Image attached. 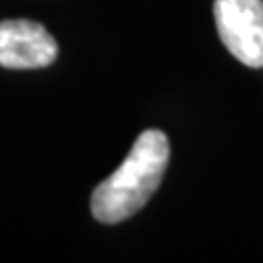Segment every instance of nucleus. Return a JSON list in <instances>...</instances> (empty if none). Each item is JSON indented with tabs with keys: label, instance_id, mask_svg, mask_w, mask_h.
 I'll return each instance as SVG.
<instances>
[{
	"label": "nucleus",
	"instance_id": "3",
	"mask_svg": "<svg viewBox=\"0 0 263 263\" xmlns=\"http://www.w3.org/2000/svg\"><path fill=\"white\" fill-rule=\"evenodd\" d=\"M57 57V42L40 22H0V66L11 70H31L51 66Z\"/></svg>",
	"mask_w": 263,
	"mask_h": 263
},
{
	"label": "nucleus",
	"instance_id": "2",
	"mask_svg": "<svg viewBox=\"0 0 263 263\" xmlns=\"http://www.w3.org/2000/svg\"><path fill=\"white\" fill-rule=\"evenodd\" d=\"M213 13L230 55L250 68H263V0H215Z\"/></svg>",
	"mask_w": 263,
	"mask_h": 263
},
{
	"label": "nucleus",
	"instance_id": "1",
	"mask_svg": "<svg viewBox=\"0 0 263 263\" xmlns=\"http://www.w3.org/2000/svg\"><path fill=\"white\" fill-rule=\"evenodd\" d=\"M169 156V138L160 129H145L121 167L92 191L90 209L95 219L119 224L141 211L160 186Z\"/></svg>",
	"mask_w": 263,
	"mask_h": 263
}]
</instances>
